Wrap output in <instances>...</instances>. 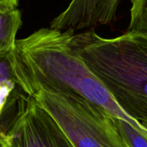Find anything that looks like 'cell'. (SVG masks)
I'll return each instance as SVG.
<instances>
[{
	"label": "cell",
	"mask_w": 147,
	"mask_h": 147,
	"mask_svg": "<svg viewBox=\"0 0 147 147\" xmlns=\"http://www.w3.org/2000/svg\"><path fill=\"white\" fill-rule=\"evenodd\" d=\"M19 0H0V12L16 9Z\"/></svg>",
	"instance_id": "30bf717a"
},
{
	"label": "cell",
	"mask_w": 147,
	"mask_h": 147,
	"mask_svg": "<svg viewBox=\"0 0 147 147\" xmlns=\"http://www.w3.org/2000/svg\"><path fill=\"white\" fill-rule=\"evenodd\" d=\"M22 23L21 12L17 8L0 12V54L13 49Z\"/></svg>",
	"instance_id": "8992f818"
},
{
	"label": "cell",
	"mask_w": 147,
	"mask_h": 147,
	"mask_svg": "<svg viewBox=\"0 0 147 147\" xmlns=\"http://www.w3.org/2000/svg\"><path fill=\"white\" fill-rule=\"evenodd\" d=\"M29 95L52 115L74 147H130L113 117L88 101L44 89Z\"/></svg>",
	"instance_id": "3957f363"
},
{
	"label": "cell",
	"mask_w": 147,
	"mask_h": 147,
	"mask_svg": "<svg viewBox=\"0 0 147 147\" xmlns=\"http://www.w3.org/2000/svg\"><path fill=\"white\" fill-rule=\"evenodd\" d=\"M71 44L121 109L147 127V34L104 38L91 28L75 32Z\"/></svg>",
	"instance_id": "7a4b0ae2"
},
{
	"label": "cell",
	"mask_w": 147,
	"mask_h": 147,
	"mask_svg": "<svg viewBox=\"0 0 147 147\" xmlns=\"http://www.w3.org/2000/svg\"><path fill=\"white\" fill-rule=\"evenodd\" d=\"M4 133L6 147H74L52 115L30 95L21 93Z\"/></svg>",
	"instance_id": "277c9868"
},
{
	"label": "cell",
	"mask_w": 147,
	"mask_h": 147,
	"mask_svg": "<svg viewBox=\"0 0 147 147\" xmlns=\"http://www.w3.org/2000/svg\"><path fill=\"white\" fill-rule=\"evenodd\" d=\"M4 140V133H3V130L1 129L0 127V143Z\"/></svg>",
	"instance_id": "8fae6325"
},
{
	"label": "cell",
	"mask_w": 147,
	"mask_h": 147,
	"mask_svg": "<svg viewBox=\"0 0 147 147\" xmlns=\"http://www.w3.org/2000/svg\"><path fill=\"white\" fill-rule=\"evenodd\" d=\"M74 33L49 27L16 40L8 57L21 91L29 95L44 89L82 98L111 117L129 123L147 139V127L121 109L75 50L71 44Z\"/></svg>",
	"instance_id": "6da1fadb"
},
{
	"label": "cell",
	"mask_w": 147,
	"mask_h": 147,
	"mask_svg": "<svg viewBox=\"0 0 147 147\" xmlns=\"http://www.w3.org/2000/svg\"><path fill=\"white\" fill-rule=\"evenodd\" d=\"M16 90V89L10 86H0V118L3 110L10 104V99H15L14 93Z\"/></svg>",
	"instance_id": "9c48e42d"
},
{
	"label": "cell",
	"mask_w": 147,
	"mask_h": 147,
	"mask_svg": "<svg viewBox=\"0 0 147 147\" xmlns=\"http://www.w3.org/2000/svg\"><path fill=\"white\" fill-rule=\"evenodd\" d=\"M120 0H71L68 7L55 17L49 28L73 32L91 29L113 21Z\"/></svg>",
	"instance_id": "5b68a950"
},
{
	"label": "cell",
	"mask_w": 147,
	"mask_h": 147,
	"mask_svg": "<svg viewBox=\"0 0 147 147\" xmlns=\"http://www.w3.org/2000/svg\"><path fill=\"white\" fill-rule=\"evenodd\" d=\"M8 53L0 54V86H10L14 89H19Z\"/></svg>",
	"instance_id": "ba28073f"
},
{
	"label": "cell",
	"mask_w": 147,
	"mask_h": 147,
	"mask_svg": "<svg viewBox=\"0 0 147 147\" xmlns=\"http://www.w3.org/2000/svg\"><path fill=\"white\" fill-rule=\"evenodd\" d=\"M127 31L147 34V0H132Z\"/></svg>",
	"instance_id": "52a82bcc"
},
{
	"label": "cell",
	"mask_w": 147,
	"mask_h": 147,
	"mask_svg": "<svg viewBox=\"0 0 147 147\" xmlns=\"http://www.w3.org/2000/svg\"><path fill=\"white\" fill-rule=\"evenodd\" d=\"M3 140L0 143V147H6V145H5V143H4Z\"/></svg>",
	"instance_id": "7c38bea8"
}]
</instances>
